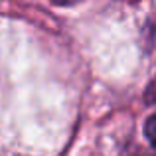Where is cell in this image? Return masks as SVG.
Segmentation results:
<instances>
[{"mask_svg":"<svg viewBox=\"0 0 156 156\" xmlns=\"http://www.w3.org/2000/svg\"><path fill=\"white\" fill-rule=\"evenodd\" d=\"M77 2H81V0H51V4H55V6H73Z\"/></svg>","mask_w":156,"mask_h":156,"instance_id":"2","label":"cell"},{"mask_svg":"<svg viewBox=\"0 0 156 156\" xmlns=\"http://www.w3.org/2000/svg\"><path fill=\"white\" fill-rule=\"evenodd\" d=\"M144 136L148 138V142L152 146H156V115L146 119V122H144Z\"/></svg>","mask_w":156,"mask_h":156,"instance_id":"1","label":"cell"}]
</instances>
